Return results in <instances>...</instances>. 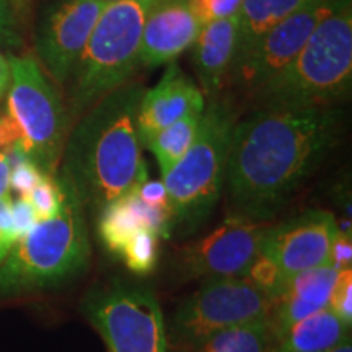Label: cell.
<instances>
[{"instance_id": "obj_14", "label": "cell", "mask_w": 352, "mask_h": 352, "mask_svg": "<svg viewBox=\"0 0 352 352\" xmlns=\"http://www.w3.org/2000/svg\"><path fill=\"white\" fill-rule=\"evenodd\" d=\"M202 26L189 0H151L140 36L139 64L158 67L175 63L195 44Z\"/></svg>"}, {"instance_id": "obj_33", "label": "cell", "mask_w": 352, "mask_h": 352, "mask_svg": "<svg viewBox=\"0 0 352 352\" xmlns=\"http://www.w3.org/2000/svg\"><path fill=\"white\" fill-rule=\"evenodd\" d=\"M13 32L12 0H0V39H10Z\"/></svg>"}, {"instance_id": "obj_5", "label": "cell", "mask_w": 352, "mask_h": 352, "mask_svg": "<svg viewBox=\"0 0 352 352\" xmlns=\"http://www.w3.org/2000/svg\"><path fill=\"white\" fill-rule=\"evenodd\" d=\"M148 6L151 0H118L104 7L65 82L70 121L131 80Z\"/></svg>"}, {"instance_id": "obj_9", "label": "cell", "mask_w": 352, "mask_h": 352, "mask_svg": "<svg viewBox=\"0 0 352 352\" xmlns=\"http://www.w3.org/2000/svg\"><path fill=\"white\" fill-rule=\"evenodd\" d=\"M274 298L245 277L204 280L171 321V340L184 347L202 346L215 333L267 320Z\"/></svg>"}, {"instance_id": "obj_39", "label": "cell", "mask_w": 352, "mask_h": 352, "mask_svg": "<svg viewBox=\"0 0 352 352\" xmlns=\"http://www.w3.org/2000/svg\"><path fill=\"white\" fill-rule=\"evenodd\" d=\"M100 2H103V3H107V6H108V3H113V2H118V0H100Z\"/></svg>"}, {"instance_id": "obj_35", "label": "cell", "mask_w": 352, "mask_h": 352, "mask_svg": "<svg viewBox=\"0 0 352 352\" xmlns=\"http://www.w3.org/2000/svg\"><path fill=\"white\" fill-rule=\"evenodd\" d=\"M10 195V165L6 153L0 152V197Z\"/></svg>"}, {"instance_id": "obj_25", "label": "cell", "mask_w": 352, "mask_h": 352, "mask_svg": "<svg viewBox=\"0 0 352 352\" xmlns=\"http://www.w3.org/2000/svg\"><path fill=\"white\" fill-rule=\"evenodd\" d=\"M245 279L250 280L254 287L266 292L272 298L279 296L285 284V277L283 271L279 270V266L267 254L261 252L254 258V261L250 264Z\"/></svg>"}, {"instance_id": "obj_23", "label": "cell", "mask_w": 352, "mask_h": 352, "mask_svg": "<svg viewBox=\"0 0 352 352\" xmlns=\"http://www.w3.org/2000/svg\"><path fill=\"white\" fill-rule=\"evenodd\" d=\"M126 266L135 274H148L155 267L158 259V236L155 233L140 230L127 241L121 252Z\"/></svg>"}, {"instance_id": "obj_32", "label": "cell", "mask_w": 352, "mask_h": 352, "mask_svg": "<svg viewBox=\"0 0 352 352\" xmlns=\"http://www.w3.org/2000/svg\"><path fill=\"white\" fill-rule=\"evenodd\" d=\"M21 132L16 122L12 120L8 113L0 116V152H6L13 145L21 144Z\"/></svg>"}, {"instance_id": "obj_29", "label": "cell", "mask_w": 352, "mask_h": 352, "mask_svg": "<svg viewBox=\"0 0 352 352\" xmlns=\"http://www.w3.org/2000/svg\"><path fill=\"white\" fill-rule=\"evenodd\" d=\"M352 264V236L351 232L338 230L336 239L331 245V252H329L328 266L334 267L336 271L349 270Z\"/></svg>"}, {"instance_id": "obj_8", "label": "cell", "mask_w": 352, "mask_h": 352, "mask_svg": "<svg viewBox=\"0 0 352 352\" xmlns=\"http://www.w3.org/2000/svg\"><path fill=\"white\" fill-rule=\"evenodd\" d=\"M83 314L108 352H166L164 314L152 290L114 283L83 298Z\"/></svg>"}, {"instance_id": "obj_31", "label": "cell", "mask_w": 352, "mask_h": 352, "mask_svg": "<svg viewBox=\"0 0 352 352\" xmlns=\"http://www.w3.org/2000/svg\"><path fill=\"white\" fill-rule=\"evenodd\" d=\"M240 6L241 0H206L204 6L197 12V16L202 25H206L212 20L235 16L240 10Z\"/></svg>"}, {"instance_id": "obj_18", "label": "cell", "mask_w": 352, "mask_h": 352, "mask_svg": "<svg viewBox=\"0 0 352 352\" xmlns=\"http://www.w3.org/2000/svg\"><path fill=\"white\" fill-rule=\"evenodd\" d=\"M347 338L351 327L327 307L294 324L272 342L270 352H329Z\"/></svg>"}, {"instance_id": "obj_30", "label": "cell", "mask_w": 352, "mask_h": 352, "mask_svg": "<svg viewBox=\"0 0 352 352\" xmlns=\"http://www.w3.org/2000/svg\"><path fill=\"white\" fill-rule=\"evenodd\" d=\"M132 191L138 195L140 201L151 206V208L170 209L168 192H166L164 182H152V179L147 178L140 184H138Z\"/></svg>"}, {"instance_id": "obj_15", "label": "cell", "mask_w": 352, "mask_h": 352, "mask_svg": "<svg viewBox=\"0 0 352 352\" xmlns=\"http://www.w3.org/2000/svg\"><path fill=\"white\" fill-rule=\"evenodd\" d=\"M206 98L192 78L176 63H170L164 77L145 90L139 104L138 132L140 142L188 114H202Z\"/></svg>"}, {"instance_id": "obj_7", "label": "cell", "mask_w": 352, "mask_h": 352, "mask_svg": "<svg viewBox=\"0 0 352 352\" xmlns=\"http://www.w3.org/2000/svg\"><path fill=\"white\" fill-rule=\"evenodd\" d=\"M7 113L21 132V145L44 175L54 176L69 138L70 116L33 56H10Z\"/></svg>"}, {"instance_id": "obj_3", "label": "cell", "mask_w": 352, "mask_h": 352, "mask_svg": "<svg viewBox=\"0 0 352 352\" xmlns=\"http://www.w3.org/2000/svg\"><path fill=\"white\" fill-rule=\"evenodd\" d=\"M352 2L341 0L277 76L250 96L253 109L333 108L351 96Z\"/></svg>"}, {"instance_id": "obj_28", "label": "cell", "mask_w": 352, "mask_h": 352, "mask_svg": "<svg viewBox=\"0 0 352 352\" xmlns=\"http://www.w3.org/2000/svg\"><path fill=\"white\" fill-rule=\"evenodd\" d=\"M39 222L32 202L26 197H20L12 204V235L13 240H20Z\"/></svg>"}, {"instance_id": "obj_12", "label": "cell", "mask_w": 352, "mask_h": 352, "mask_svg": "<svg viewBox=\"0 0 352 352\" xmlns=\"http://www.w3.org/2000/svg\"><path fill=\"white\" fill-rule=\"evenodd\" d=\"M104 7L107 3L100 0H57L44 13L36 34V54L56 83L65 85Z\"/></svg>"}, {"instance_id": "obj_13", "label": "cell", "mask_w": 352, "mask_h": 352, "mask_svg": "<svg viewBox=\"0 0 352 352\" xmlns=\"http://www.w3.org/2000/svg\"><path fill=\"white\" fill-rule=\"evenodd\" d=\"M338 230L340 227L329 210H307L274 227H266L261 253L279 266L287 280L302 271L327 266Z\"/></svg>"}, {"instance_id": "obj_37", "label": "cell", "mask_w": 352, "mask_h": 352, "mask_svg": "<svg viewBox=\"0 0 352 352\" xmlns=\"http://www.w3.org/2000/svg\"><path fill=\"white\" fill-rule=\"evenodd\" d=\"M13 239L8 233L3 230V228H0V263H2V259L7 256L8 252H10V248L13 246Z\"/></svg>"}, {"instance_id": "obj_24", "label": "cell", "mask_w": 352, "mask_h": 352, "mask_svg": "<svg viewBox=\"0 0 352 352\" xmlns=\"http://www.w3.org/2000/svg\"><path fill=\"white\" fill-rule=\"evenodd\" d=\"M32 202L38 220H47L59 212L65 199V191L63 183L54 176L44 175L36 188L26 197Z\"/></svg>"}, {"instance_id": "obj_26", "label": "cell", "mask_w": 352, "mask_h": 352, "mask_svg": "<svg viewBox=\"0 0 352 352\" xmlns=\"http://www.w3.org/2000/svg\"><path fill=\"white\" fill-rule=\"evenodd\" d=\"M328 308L342 323L352 324V270L338 272L336 283L329 296Z\"/></svg>"}, {"instance_id": "obj_16", "label": "cell", "mask_w": 352, "mask_h": 352, "mask_svg": "<svg viewBox=\"0 0 352 352\" xmlns=\"http://www.w3.org/2000/svg\"><path fill=\"white\" fill-rule=\"evenodd\" d=\"M338 272L340 271L327 264V266L302 271L285 280L267 316L271 344L298 321L328 307Z\"/></svg>"}, {"instance_id": "obj_36", "label": "cell", "mask_w": 352, "mask_h": 352, "mask_svg": "<svg viewBox=\"0 0 352 352\" xmlns=\"http://www.w3.org/2000/svg\"><path fill=\"white\" fill-rule=\"evenodd\" d=\"M8 85H10V64L7 57L0 52V100L8 91Z\"/></svg>"}, {"instance_id": "obj_6", "label": "cell", "mask_w": 352, "mask_h": 352, "mask_svg": "<svg viewBox=\"0 0 352 352\" xmlns=\"http://www.w3.org/2000/svg\"><path fill=\"white\" fill-rule=\"evenodd\" d=\"M239 121L235 104L222 95L210 98L201 114L191 147L164 176L171 226L196 230L222 196L232 132Z\"/></svg>"}, {"instance_id": "obj_17", "label": "cell", "mask_w": 352, "mask_h": 352, "mask_svg": "<svg viewBox=\"0 0 352 352\" xmlns=\"http://www.w3.org/2000/svg\"><path fill=\"white\" fill-rule=\"evenodd\" d=\"M236 39H239V19L212 20L206 23L192 44V64L199 90L208 98L220 95L235 60Z\"/></svg>"}, {"instance_id": "obj_10", "label": "cell", "mask_w": 352, "mask_h": 352, "mask_svg": "<svg viewBox=\"0 0 352 352\" xmlns=\"http://www.w3.org/2000/svg\"><path fill=\"white\" fill-rule=\"evenodd\" d=\"M341 0H310L271 28L243 57L232 65L227 80L241 95L252 96L296 57L316 26Z\"/></svg>"}, {"instance_id": "obj_2", "label": "cell", "mask_w": 352, "mask_h": 352, "mask_svg": "<svg viewBox=\"0 0 352 352\" xmlns=\"http://www.w3.org/2000/svg\"><path fill=\"white\" fill-rule=\"evenodd\" d=\"M144 91L140 82H126L83 113L69 132L59 179L95 215L147 179L138 132Z\"/></svg>"}, {"instance_id": "obj_34", "label": "cell", "mask_w": 352, "mask_h": 352, "mask_svg": "<svg viewBox=\"0 0 352 352\" xmlns=\"http://www.w3.org/2000/svg\"><path fill=\"white\" fill-rule=\"evenodd\" d=\"M12 204H13V201H12L10 195L0 197V228H3V230H6L8 235H10L13 239V235H12V227H13V223H12ZM13 241H15V240H13Z\"/></svg>"}, {"instance_id": "obj_1", "label": "cell", "mask_w": 352, "mask_h": 352, "mask_svg": "<svg viewBox=\"0 0 352 352\" xmlns=\"http://www.w3.org/2000/svg\"><path fill=\"white\" fill-rule=\"evenodd\" d=\"M344 134L341 108L253 109L235 122L226 170L230 217L266 223Z\"/></svg>"}, {"instance_id": "obj_4", "label": "cell", "mask_w": 352, "mask_h": 352, "mask_svg": "<svg viewBox=\"0 0 352 352\" xmlns=\"http://www.w3.org/2000/svg\"><path fill=\"white\" fill-rule=\"evenodd\" d=\"M60 183L65 199L59 212L39 220L0 263V297L54 287L80 274L90 261L83 206L76 192Z\"/></svg>"}, {"instance_id": "obj_38", "label": "cell", "mask_w": 352, "mask_h": 352, "mask_svg": "<svg viewBox=\"0 0 352 352\" xmlns=\"http://www.w3.org/2000/svg\"><path fill=\"white\" fill-rule=\"evenodd\" d=\"M329 352H352V342H351V338H347L341 342V344H338L334 349H331Z\"/></svg>"}, {"instance_id": "obj_19", "label": "cell", "mask_w": 352, "mask_h": 352, "mask_svg": "<svg viewBox=\"0 0 352 352\" xmlns=\"http://www.w3.org/2000/svg\"><path fill=\"white\" fill-rule=\"evenodd\" d=\"M310 0H241L235 60L243 57L264 34Z\"/></svg>"}, {"instance_id": "obj_27", "label": "cell", "mask_w": 352, "mask_h": 352, "mask_svg": "<svg viewBox=\"0 0 352 352\" xmlns=\"http://www.w3.org/2000/svg\"><path fill=\"white\" fill-rule=\"evenodd\" d=\"M43 178L44 173L32 160H25L10 168V188L19 192L20 197H28Z\"/></svg>"}, {"instance_id": "obj_11", "label": "cell", "mask_w": 352, "mask_h": 352, "mask_svg": "<svg viewBox=\"0 0 352 352\" xmlns=\"http://www.w3.org/2000/svg\"><path fill=\"white\" fill-rule=\"evenodd\" d=\"M266 223L228 217L222 226L196 243L184 246L178 264L189 279L245 277L250 264L261 252Z\"/></svg>"}, {"instance_id": "obj_20", "label": "cell", "mask_w": 352, "mask_h": 352, "mask_svg": "<svg viewBox=\"0 0 352 352\" xmlns=\"http://www.w3.org/2000/svg\"><path fill=\"white\" fill-rule=\"evenodd\" d=\"M96 219H98L96 230H98L101 243L114 254H121L127 241L138 232L147 228L144 219L132 208L126 195L107 206L96 215Z\"/></svg>"}, {"instance_id": "obj_22", "label": "cell", "mask_w": 352, "mask_h": 352, "mask_svg": "<svg viewBox=\"0 0 352 352\" xmlns=\"http://www.w3.org/2000/svg\"><path fill=\"white\" fill-rule=\"evenodd\" d=\"M202 346V352H270L271 334L267 320L222 329Z\"/></svg>"}, {"instance_id": "obj_21", "label": "cell", "mask_w": 352, "mask_h": 352, "mask_svg": "<svg viewBox=\"0 0 352 352\" xmlns=\"http://www.w3.org/2000/svg\"><path fill=\"white\" fill-rule=\"evenodd\" d=\"M199 121L201 114H188L183 120L173 122L140 142L155 155L162 175H165L171 166L178 164L188 152V148L191 147L197 127H199Z\"/></svg>"}]
</instances>
